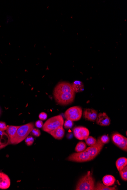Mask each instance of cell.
<instances>
[{"label":"cell","mask_w":127,"mask_h":190,"mask_svg":"<svg viewBox=\"0 0 127 190\" xmlns=\"http://www.w3.org/2000/svg\"><path fill=\"white\" fill-rule=\"evenodd\" d=\"M7 126L5 123L0 122V131H4L7 130Z\"/></svg>","instance_id":"29"},{"label":"cell","mask_w":127,"mask_h":190,"mask_svg":"<svg viewBox=\"0 0 127 190\" xmlns=\"http://www.w3.org/2000/svg\"><path fill=\"white\" fill-rule=\"evenodd\" d=\"M95 180L92 173L88 171L87 174L81 178L76 186V190H94Z\"/></svg>","instance_id":"2"},{"label":"cell","mask_w":127,"mask_h":190,"mask_svg":"<svg viewBox=\"0 0 127 190\" xmlns=\"http://www.w3.org/2000/svg\"><path fill=\"white\" fill-rule=\"evenodd\" d=\"M85 140L86 143L90 147L94 144L97 141L96 139L94 137L89 136L85 139Z\"/></svg>","instance_id":"22"},{"label":"cell","mask_w":127,"mask_h":190,"mask_svg":"<svg viewBox=\"0 0 127 190\" xmlns=\"http://www.w3.org/2000/svg\"><path fill=\"white\" fill-rule=\"evenodd\" d=\"M82 109L79 106H73L68 109L64 113L66 119L72 121L79 120L82 118Z\"/></svg>","instance_id":"5"},{"label":"cell","mask_w":127,"mask_h":190,"mask_svg":"<svg viewBox=\"0 0 127 190\" xmlns=\"http://www.w3.org/2000/svg\"><path fill=\"white\" fill-rule=\"evenodd\" d=\"M35 125H36V127H37V128H42L44 124L42 121L39 120L37 121Z\"/></svg>","instance_id":"31"},{"label":"cell","mask_w":127,"mask_h":190,"mask_svg":"<svg viewBox=\"0 0 127 190\" xmlns=\"http://www.w3.org/2000/svg\"><path fill=\"white\" fill-rule=\"evenodd\" d=\"M72 87L75 93L80 92L83 91L84 86L83 83L79 81H76L72 84Z\"/></svg>","instance_id":"18"},{"label":"cell","mask_w":127,"mask_h":190,"mask_svg":"<svg viewBox=\"0 0 127 190\" xmlns=\"http://www.w3.org/2000/svg\"><path fill=\"white\" fill-rule=\"evenodd\" d=\"M49 133L54 138L58 140H61L63 138L65 134V130L63 128V126H61L55 129Z\"/></svg>","instance_id":"13"},{"label":"cell","mask_w":127,"mask_h":190,"mask_svg":"<svg viewBox=\"0 0 127 190\" xmlns=\"http://www.w3.org/2000/svg\"><path fill=\"white\" fill-rule=\"evenodd\" d=\"M120 175L122 179L125 181L127 180V165L123 169L119 171Z\"/></svg>","instance_id":"23"},{"label":"cell","mask_w":127,"mask_h":190,"mask_svg":"<svg viewBox=\"0 0 127 190\" xmlns=\"http://www.w3.org/2000/svg\"><path fill=\"white\" fill-rule=\"evenodd\" d=\"M127 165V159L126 157L119 158L116 162V166L118 171L123 169Z\"/></svg>","instance_id":"19"},{"label":"cell","mask_w":127,"mask_h":190,"mask_svg":"<svg viewBox=\"0 0 127 190\" xmlns=\"http://www.w3.org/2000/svg\"><path fill=\"white\" fill-rule=\"evenodd\" d=\"M86 145L83 142H79L76 145L75 150L77 152H82L86 150Z\"/></svg>","instance_id":"21"},{"label":"cell","mask_w":127,"mask_h":190,"mask_svg":"<svg viewBox=\"0 0 127 190\" xmlns=\"http://www.w3.org/2000/svg\"><path fill=\"white\" fill-rule=\"evenodd\" d=\"M64 128L66 129H70L72 128L73 125V121L67 119L64 123Z\"/></svg>","instance_id":"24"},{"label":"cell","mask_w":127,"mask_h":190,"mask_svg":"<svg viewBox=\"0 0 127 190\" xmlns=\"http://www.w3.org/2000/svg\"><path fill=\"white\" fill-rule=\"evenodd\" d=\"M67 160L70 161L83 162L92 160L86 150L82 152L73 153L67 158Z\"/></svg>","instance_id":"6"},{"label":"cell","mask_w":127,"mask_h":190,"mask_svg":"<svg viewBox=\"0 0 127 190\" xmlns=\"http://www.w3.org/2000/svg\"><path fill=\"white\" fill-rule=\"evenodd\" d=\"M99 139L102 143L105 144L108 143L110 141V138L108 136L104 135L101 136V137H99Z\"/></svg>","instance_id":"26"},{"label":"cell","mask_w":127,"mask_h":190,"mask_svg":"<svg viewBox=\"0 0 127 190\" xmlns=\"http://www.w3.org/2000/svg\"><path fill=\"white\" fill-rule=\"evenodd\" d=\"M64 123L63 118L61 115L53 116L48 119L44 124L42 130L44 131L49 133L58 127L63 126Z\"/></svg>","instance_id":"3"},{"label":"cell","mask_w":127,"mask_h":190,"mask_svg":"<svg viewBox=\"0 0 127 190\" xmlns=\"http://www.w3.org/2000/svg\"><path fill=\"white\" fill-rule=\"evenodd\" d=\"M104 144L101 141L99 138L94 144L89 147L86 149L89 154L92 160L94 159L96 156H97L101 151L104 146Z\"/></svg>","instance_id":"7"},{"label":"cell","mask_w":127,"mask_h":190,"mask_svg":"<svg viewBox=\"0 0 127 190\" xmlns=\"http://www.w3.org/2000/svg\"><path fill=\"white\" fill-rule=\"evenodd\" d=\"M73 133L75 137L79 140H85L89 136L88 129L83 126H77L73 128Z\"/></svg>","instance_id":"8"},{"label":"cell","mask_w":127,"mask_h":190,"mask_svg":"<svg viewBox=\"0 0 127 190\" xmlns=\"http://www.w3.org/2000/svg\"><path fill=\"white\" fill-rule=\"evenodd\" d=\"M118 147L123 150L126 151H127V139L126 138L121 144L119 145Z\"/></svg>","instance_id":"27"},{"label":"cell","mask_w":127,"mask_h":190,"mask_svg":"<svg viewBox=\"0 0 127 190\" xmlns=\"http://www.w3.org/2000/svg\"><path fill=\"white\" fill-rule=\"evenodd\" d=\"M53 95L55 100L57 103L62 105H67L73 102L75 98V93H53Z\"/></svg>","instance_id":"4"},{"label":"cell","mask_w":127,"mask_h":190,"mask_svg":"<svg viewBox=\"0 0 127 190\" xmlns=\"http://www.w3.org/2000/svg\"><path fill=\"white\" fill-rule=\"evenodd\" d=\"M20 126H7L6 133L9 136L10 141L13 139L15 137L18 128H19Z\"/></svg>","instance_id":"16"},{"label":"cell","mask_w":127,"mask_h":190,"mask_svg":"<svg viewBox=\"0 0 127 190\" xmlns=\"http://www.w3.org/2000/svg\"><path fill=\"white\" fill-rule=\"evenodd\" d=\"M10 143V138L7 133L0 131V146L1 149L5 147Z\"/></svg>","instance_id":"14"},{"label":"cell","mask_w":127,"mask_h":190,"mask_svg":"<svg viewBox=\"0 0 127 190\" xmlns=\"http://www.w3.org/2000/svg\"><path fill=\"white\" fill-rule=\"evenodd\" d=\"M96 123L101 126H108L111 124V120L106 113H100L98 114Z\"/></svg>","instance_id":"10"},{"label":"cell","mask_w":127,"mask_h":190,"mask_svg":"<svg viewBox=\"0 0 127 190\" xmlns=\"http://www.w3.org/2000/svg\"><path fill=\"white\" fill-rule=\"evenodd\" d=\"M84 117L87 120L94 122L97 119L98 113L96 110L92 109H87L83 112Z\"/></svg>","instance_id":"12"},{"label":"cell","mask_w":127,"mask_h":190,"mask_svg":"<svg viewBox=\"0 0 127 190\" xmlns=\"http://www.w3.org/2000/svg\"><path fill=\"white\" fill-rule=\"evenodd\" d=\"M126 138L122 134L117 133H114L111 136V139L113 143L117 147L123 143Z\"/></svg>","instance_id":"15"},{"label":"cell","mask_w":127,"mask_h":190,"mask_svg":"<svg viewBox=\"0 0 127 190\" xmlns=\"http://www.w3.org/2000/svg\"><path fill=\"white\" fill-rule=\"evenodd\" d=\"M117 190V186L113 187L107 186L101 182H98L95 186L94 190Z\"/></svg>","instance_id":"20"},{"label":"cell","mask_w":127,"mask_h":190,"mask_svg":"<svg viewBox=\"0 0 127 190\" xmlns=\"http://www.w3.org/2000/svg\"><path fill=\"white\" fill-rule=\"evenodd\" d=\"M47 115L45 112L41 113L39 115V119L41 120H45L47 119Z\"/></svg>","instance_id":"30"},{"label":"cell","mask_w":127,"mask_h":190,"mask_svg":"<svg viewBox=\"0 0 127 190\" xmlns=\"http://www.w3.org/2000/svg\"><path fill=\"white\" fill-rule=\"evenodd\" d=\"M63 92L75 93L71 84L65 82L59 83L53 91V93Z\"/></svg>","instance_id":"9"},{"label":"cell","mask_w":127,"mask_h":190,"mask_svg":"<svg viewBox=\"0 0 127 190\" xmlns=\"http://www.w3.org/2000/svg\"><path fill=\"white\" fill-rule=\"evenodd\" d=\"M34 128V124L33 123L20 126L17 131L16 134L13 139L10 141L9 144L16 145L20 143L31 132Z\"/></svg>","instance_id":"1"},{"label":"cell","mask_w":127,"mask_h":190,"mask_svg":"<svg viewBox=\"0 0 127 190\" xmlns=\"http://www.w3.org/2000/svg\"><path fill=\"white\" fill-rule=\"evenodd\" d=\"M10 186V180L9 176L4 173L0 172V189H7Z\"/></svg>","instance_id":"11"},{"label":"cell","mask_w":127,"mask_h":190,"mask_svg":"<svg viewBox=\"0 0 127 190\" xmlns=\"http://www.w3.org/2000/svg\"><path fill=\"white\" fill-rule=\"evenodd\" d=\"M31 134L35 137H38L41 136V133L40 131L37 129H33L31 131Z\"/></svg>","instance_id":"28"},{"label":"cell","mask_w":127,"mask_h":190,"mask_svg":"<svg viewBox=\"0 0 127 190\" xmlns=\"http://www.w3.org/2000/svg\"><path fill=\"white\" fill-rule=\"evenodd\" d=\"M34 141V139L31 136H28L25 139V142L27 146H31Z\"/></svg>","instance_id":"25"},{"label":"cell","mask_w":127,"mask_h":190,"mask_svg":"<svg viewBox=\"0 0 127 190\" xmlns=\"http://www.w3.org/2000/svg\"><path fill=\"white\" fill-rule=\"evenodd\" d=\"M115 181V178L111 175L105 176L102 179V181L104 184L108 186H112L114 184Z\"/></svg>","instance_id":"17"}]
</instances>
